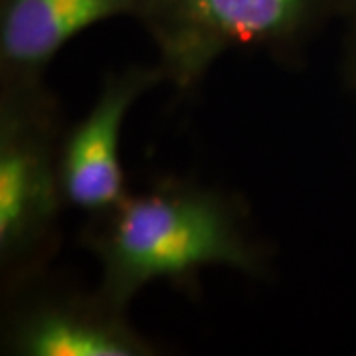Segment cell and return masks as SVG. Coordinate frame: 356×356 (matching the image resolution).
<instances>
[{"instance_id": "obj_1", "label": "cell", "mask_w": 356, "mask_h": 356, "mask_svg": "<svg viewBox=\"0 0 356 356\" xmlns=\"http://www.w3.org/2000/svg\"><path fill=\"white\" fill-rule=\"evenodd\" d=\"M88 243L102 264V293L125 309L156 280L186 283L208 266L259 273L264 254L240 206L198 184L166 180L127 194L113 210L91 218Z\"/></svg>"}, {"instance_id": "obj_2", "label": "cell", "mask_w": 356, "mask_h": 356, "mask_svg": "<svg viewBox=\"0 0 356 356\" xmlns=\"http://www.w3.org/2000/svg\"><path fill=\"white\" fill-rule=\"evenodd\" d=\"M56 102L42 83L2 86L0 261L16 283L36 275L56 245L65 206Z\"/></svg>"}, {"instance_id": "obj_3", "label": "cell", "mask_w": 356, "mask_h": 356, "mask_svg": "<svg viewBox=\"0 0 356 356\" xmlns=\"http://www.w3.org/2000/svg\"><path fill=\"white\" fill-rule=\"evenodd\" d=\"M356 0H145L137 20L159 50L166 81L194 86L224 51L299 46Z\"/></svg>"}, {"instance_id": "obj_4", "label": "cell", "mask_w": 356, "mask_h": 356, "mask_svg": "<svg viewBox=\"0 0 356 356\" xmlns=\"http://www.w3.org/2000/svg\"><path fill=\"white\" fill-rule=\"evenodd\" d=\"M161 81H166L161 65H133L105 79L88 115L62 137L60 178L67 206L95 218L127 196L119 135L131 105Z\"/></svg>"}, {"instance_id": "obj_5", "label": "cell", "mask_w": 356, "mask_h": 356, "mask_svg": "<svg viewBox=\"0 0 356 356\" xmlns=\"http://www.w3.org/2000/svg\"><path fill=\"white\" fill-rule=\"evenodd\" d=\"M4 353L20 356H147L153 346L131 327L125 309L102 293H30L10 311Z\"/></svg>"}, {"instance_id": "obj_6", "label": "cell", "mask_w": 356, "mask_h": 356, "mask_svg": "<svg viewBox=\"0 0 356 356\" xmlns=\"http://www.w3.org/2000/svg\"><path fill=\"white\" fill-rule=\"evenodd\" d=\"M145 0H2V86L42 83L44 70L70 40L115 16L137 18Z\"/></svg>"}, {"instance_id": "obj_7", "label": "cell", "mask_w": 356, "mask_h": 356, "mask_svg": "<svg viewBox=\"0 0 356 356\" xmlns=\"http://www.w3.org/2000/svg\"><path fill=\"white\" fill-rule=\"evenodd\" d=\"M346 18H348V34H346V50H344V67L348 81L356 91V6Z\"/></svg>"}]
</instances>
